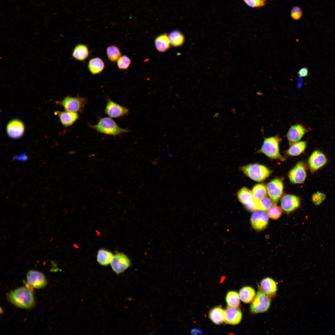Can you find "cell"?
Returning a JSON list of instances; mask_svg holds the SVG:
<instances>
[{
    "mask_svg": "<svg viewBox=\"0 0 335 335\" xmlns=\"http://www.w3.org/2000/svg\"><path fill=\"white\" fill-rule=\"evenodd\" d=\"M275 204L270 198L266 196L257 201V210L266 211L272 206Z\"/></svg>",
    "mask_w": 335,
    "mask_h": 335,
    "instance_id": "1f68e13d",
    "label": "cell"
},
{
    "mask_svg": "<svg viewBox=\"0 0 335 335\" xmlns=\"http://www.w3.org/2000/svg\"><path fill=\"white\" fill-rule=\"evenodd\" d=\"M90 127L99 133L114 136L130 131L121 127L111 118L107 117L99 118L96 124Z\"/></svg>",
    "mask_w": 335,
    "mask_h": 335,
    "instance_id": "7a4b0ae2",
    "label": "cell"
},
{
    "mask_svg": "<svg viewBox=\"0 0 335 335\" xmlns=\"http://www.w3.org/2000/svg\"><path fill=\"white\" fill-rule=\"evenodd\" d=\"M239 295L240 299L243 302L248 303L252 301L255 297L256 293L252 287L245 286L240 289Z\"/></svg>",
    "mask_w": 335,
    "mask_h": 335,
    "instance_id": "484cf974",
    "label": "cell"
},
{
    "mask_svg": "<svg viewBox=\"0 0 335 335\" xmlns=\"http://www.w3.org/2000/svg\"><path fill=\"white\" fill-rule=\"evenodd\" d=\"M191 334L193 335L203 334L201 329L200 328H195L192 329L191 331Z\"/></svg>",
    "mask_w": 335,
    "mask_h": 335,
    "instance_id": "ab89813d",
    "label": "cell"
},
{
    "mask_svg": "<svg viewBox=\"0 0 335 335\" xmlns=\"http://www.w3.org/2000/svg\"><path fill=\"white\" fill-rule=\"evenodd\" d=\"M237 196L239 200L249 211L257 210V203L253 197L252 191L243 187L238 191Z\"/></svg>",
    "mask_w": 335,
    "mask_h": 335,
    "instance_id": "30bf717a",
    "label": "cell"
},
{
    "mask_svg": "<svg viewBox=\"0 0 335 335\" xmlns=\"http://www.w3.org/2000/svg\"><path fill=\"white\" fill-rule=\"evenodd\" d=\"M118 68L120 69H126L128 68L131 63L130 59L126 55L121 56L117 61Z\"/></svg>",
    "mask_w": 335,
    "mask_h": 335,
    "instance_id": "836d02e7",
    "label": "cell"
},
{
    "mask_svg": "<svg viewBox=\"0 0 335 335\" xmlns=\"http://www.w3.org/2000/svg\"><path fill=\"white\" fill-rule=\"evenodd\" d=\"M105 67L103 60L100 58L96 57L91 59L88 64V68L93 74H99L103 71Z\"/></svg>",
    "mask_w": 335,
    "mask_h": 335,
    "instance_id": "7402d4cb",
    "label": "cell"
},
{
    "mask_svg": "<svg viewBox=\"0 0 335 335\" xmlns=\"http://www.w3.org/2000/svg\"><path fill=\"white\" fill-rule=\"evenodd\" d=\"M307 145L306 142L304 141H298L290 145L287 150V154L291 156H296L302 153Z\"/></svg>",
    "mask_w": 335,
    "mask_h": 335,
    "instance_id": "4316f807",
    "label": "cell"
},
{
    "mask_svg": "<svg viewBox=\"0 0 335 335\" xmlns=\"http://www.w3.org/2000/svg\"><path fill=\"white\" fill-rule=\"evenodd\" d=\"M225 310L220 307H216L210 311L209 316L214 324L219 325L224 321Z\"/></svg>",
    "mask_w": 335,
    "mask_h": 335,
    "instance_id": "d4e9b609",
    "label": "cell"
},
{
    "mask_svg": "<svg viewBox=\"0 0 335 335\" xmlns=\"http://www.w3.org/2000/svg\"><path fill=\"white\" fill-rule=\"evenodd\" d=\"M270 303V297L259 290L251 305V311L254 314L265 312L269 308Z\"/></svg>",
    "mask_w": 335,
    "mask_h": 335,
    "instance_id": "8992f818",
    "label": "cell"
},
{
    "mask_svg": "<svg viewBox=\"0 0 335 335\" xmlns=\"http://www.w3.org/2000/svg\"><path fill=\"white\" fill-rule=\"evenodd\" d=\"M282 209L275 204L270 207L267 210V214L270 218L273 219H277L281 216Z\"/></svg>",
    "mask_w": 335,
    "mask_h": 335,
    "instance_id": "d6a6232c",
    "label": "cell"
},
{
    "mask_svg": "<svg viewBox=\"0 0 335 335\" xmlns=\"http://www.w3.org/2000/svg\"><path fill=\"white\" fill-rule=\"evenodd\" d=\"M242 316L239 308L228 306L225 310L224 321L228 324H237L240 322Z\"/></svg>",
    "mask_w": 335,
    "mask_h": 335,
    "instance_id": "2e32d148",
    "label": "cell"
},
{
    "mask_svg": "<svg viewBox=\"0 0 335 335\" xmlns=\"http://www.w3.org/2000/svg\"><path fill=\"white\" fill-rule=\"evenodd\" d=\"M300 204L299 198L291 194L284 195L281 201L282 208L287 212H290L295 210L299 206Z\"/></svg>",
    "mask_w": 335,
    "mask_h": 335,
    "instance_id": "d6986e66",
    "label": "cell"
},
{
    "mask_svg": "<svg viewBox=\"0 0 335 335\" xmlns=\"http://www.w3.org/2000/svg\"><path fill=\"white\" fill-rule=\"evenodd\" d=\"M114 255L110 251L104 248L100 249L97 252V261L101 266H107L110 264Z\"/></svg>",
    "mask_w": 335,
    "mask_h": 335,
    "instance_id": "603a6c76",
    "label": "cell"
},
{
    "mask_svg": "<svg viewBox=\"0 0 335 335\" xmlns=\"http://www.w3.org/2000/svg\"><path fill=\"white\" fill-rule=\"evenodd\" d=\"M325 195L324 194L317 192L314 194L312 197V199L313 203L316 205L320 204L324 200Z\"/></svg>",
    "mask_w": 335,
    "mask_h": 335,
    "instance_id": "e575fe53",
    "label": "cell"
},
{
    "mask_svg": "<svg viewBox=\"0 0 335 335\" xmlns=\"http://www.w3.org/2000/svg\"><path fill=\"white\" fill-rule=\"evenodd\" d=\"M25 126L23 122L18 119H13L7 123L6 131L8 136L13 139H18L22 137L25 131Z\"/></svg>",
    "mask_w": 335,
    "mask_h": 335,
    "instance_id": "9c48e42d",
    "label": "cell"
},
{
    "mask_svg": "<svg viewBox=\"0 0 335 335\" xmlns=\"http://www.w3.org/2000/svg\"><path fill=\"white\" fill-rule=\"evenodd\" d=\"M283 187L282 181L279 179H274L267 184V193L275 204L277 203L282 194Z\"/></svg>",
    "mask_w": 335,
    "mask_h": 335,
    "instance_id": "7c38bea8",
    "label": "cell"
},
{
    "mask_svg": "<svg viewBox=\"0 0 335 335\" xmlns=\"http://www.w3.org/2000/svg\"><path fill=\"white\" fill-rule=\"evenodd\" d=\"M8 300L19 307L28 309L35 304L32 290L26 287H22L11 291L7 295Z\"/></svg>",
    "mask_w": 335,
    "mask_h": 335,
    "instance_id": "6da1fadb",
    "label": "cell"
},
{
    "mask_svg": "<svg viewBox=\"0 0 335 335\" xmlns=\"http://www.w3.org/2000/svg\"><path fill=\"white\" fill-rule=\"evenodd\" d=\"M28 282L33 288H40L44 287L47 284L46 279L41 272L36 270H30L27 274Z\"/></svg>",
    "mask_w": 335,
    "mask_h": 335,
    "instance_id": "9a60e30c",
    "label": "cell"
},
{
    "mask_svg": "<svg viewBox=\"0 0 335 335\" xmlns=\"http://www.w3.org/2000/svg\"><path fill=\"white\" fill-rule=\"evenodd\" d=\"M239 294L235 291H229L226 294V301L229 306L238 307L240 305Z\"/></svg>",
    "mask_w": 335,
    "mask_h": 335,
    "instance_id": "f546056e",
    "label": "cell"
},
{
    "mask_svg": "<svg viewBox=\"0 0 335 335\" xmlns=\"http://www.w3.org/2000/svg\"><path fill=\"white\" fill-rule=\"evenodd\" d=\"M54 114L58 116L62 125L66 127L72 125L79 118L78 113L67 111H56Z\"/></svg>",
    "mask_w": 335,
    "mask_h": 335,
    "instance_id": "e0dca14e",
    "label": "cell"
},
{
    "mask_svg": "<svg viewBox=\"0 0 335 335\" xmlns=\"http://www.w3.org/2000/svg\"><path fill=\"white\" fill-rule=\"evenodd\" d=\"M248 6L252 7H258L263 6L265 4L263 0H243Z\"/></svg>",
    "mask_w": 335,
    "mask_h": 335,
    "instance_id": "8d00e7d4",
    "label": "cell"
},
{
    "mask_svg": "<svg viewBox=\"0 0 335 335\" xmlns=\"http://www.w3.org/2000/svg\"><path fill=\"white\" fill-rule=\"evenodd\" d=\"M263 0V1H264V0Z\"/></svg>",
    "mask_w": 335,
    "mask_h": 335,
    "instance_id": "60d3db41",
    "label": "cell"
},
{
    "mask_svg": "<svg viewBox=\"0 0 335 335\" xmlns=\"http://www.w3.org/2000/svg\"><path fill=\"white\" fill-rule=\"evenodd\" d=\"M327 162V159L325 155L318 150H316L313 152L308 161L310 168L312 171L318 170L325 165Z\"/></svg>",
    "mask_w": 335,
    "mask_h": 335,
    "instance_id": "ac0fdd59",
    "label": "cell"
},
{
    "mask_svg": "<svg viewBox=\"0 0 335 335\" xmlns=\"http://www.w3.org/2000/svg\"><path fill=\"white\" fill-rule=\"evenodd\" d=\"M171 44L174 47L182 45L184 41V37L179 31L174 30L171 32L168 35Z\"/></svg>",
    "mask_w": 335,
    "mask_h": 335,
    "instance_id": "83f0119b",
    "label": "cell"
},
{
    "mask_svg": "<svg viewBox=\"0 0 335 335\" xmlns=\"http://www.w3.org/2000/svg\"><path fill=\"white\" fill-rule=\"evenodd\" d=\"M56 102L63 107L65 111L78 113L82 111L87 101L84 97L67 96L61 100Z\"/></svg>",
    "mask_w": 335,
    "mask_h": 335,
    "instance_id": "5b68a950",
    "label": "cell"
},
{
    "mask_svg": "<svg viewBox=\"0 0 335 335\" xmlns=\"http://www.w3.org/2000/svg\"><path fill=\"white\" fill-rule=\"evenodd\" d=\"M306 175L305 166L302 162H298L288 174L290 181L293 184H301L305 181Z\"/></svg>",
    "mask_w": 335,
    "mask_h": 335,
    "instance_id": "4fadbf2b",
    "label": "cell"
},
{
    "mask_svg": "<svg viewBox=\"0 0 335 335\" xmlns=\"http://www.w3.org/2000/svg\"><path fill=\"white\" fill-rule=\"evenodd\" d=\"M89 55V51L87 46L83 44H79L75 46L73 49L72 56L76 60L84 61Z\"/></svg>",
    "mask_w": 335,
    "mask_h": 335,
    "instance_id": "44dd1931",
    "label": "cell"
},
{
    "mask_svg": "<svg viewBox=\"0 0 335 335\" xmlns=\"http://www.w3.org/2000/svg\"><path fill=\"white\" fill-rule=\"evenodd\" d=\"M13 159L14 160L25 162L28 160V157L26 154L25 153H22L19 155H15Z\"/></svg>",
    "mask_w": 335,
    "mask_h": 335,
    "instance_id": "74e56055",
    "label": "cell"
},
{
    "mask_svg": "<svg viewBox=\"0 0 335 335\" xmlns=\"http://www.w3.org/2000/svg\"><path fill=\"white\" fill-rule=\"evenodd\" d=\"M260 287L261 290L269 297L275 295L277 290L276 282L273 279L268 277L261 280Z\"/></svg>",
    "mask_w": 335,
    "mask_h": 335,
    "instance_id": "ffe728a7",
    "label": "cell"
},
{
    "mask_svg": "<svg viewBox=\"0 0 335 335\" xmlns=\"http://www.w3.org/2000/svg\"><path fill=\"white\" fill-rule=\"evenodd\" d=\"M268 221L267 213L265 211L261 210L255 211L251 217V225L257 230H262L266 228Z\"/></svg>",
    "mask_w": 335,
    "mask_h": 335,
    "instance_id": "8fae6325",
    "label": "cell"
},
{
    "mask_svg": "<svg viewBox=\"0 0 335 335\" xmlns=\"http://www.w3.org/2000/svg\"><path fill=\"white\" fill-rule=\"evenodd\" d=\"M155 47L159 52H164L168 50L171 44L168 36L166 34L157 37L154 41Z\"/></svg>",
    "mask_w": 335,
    "mask_h": 335,
    "instance_id": "cb8c5ba5",
    "label": "cell"
},
{
    "mask_svg": "<svg viewBox=\"0 0 335 335\" xmlns=\"http://www.w3.org/2000/svg\"><path fill=\"white\" fill-rule=\"evenodd\" d=\"M297 74L300 77L307 76L308 74V69L306 67H304L300 69Z\"/></svg>",
    "mask_w": 335,
    "mask_h": 335,
    "instance_id": "f35d334b",
    "label": "cell"
},
{
    "mask_svg": "<svg viewBox=\"0 0 335 335\" xmlns=\"http://www.w3.org/2000/svg\"><path fill=\"white\" fill-rule=\"evenodd\" d=\"M302 15V11L300 7L297 6L293 7L291 13V17L295 20H299Z\"/></svg>",
    "mask_w": 335,
    "mask_h": 335,
    "instance_id": "d590c367",
    "label": "cell"
},
{
    "mask_svg": "<svg viewBox=\"0 0 335 335\" xmlns=\"http://www.w3.org/2000/svg\"><path fill=\"white\" fill-rule=\"evenodd\" d=\"M307 132L306 128L301 124H297L291 126L286 135L290 145L299 141Z\"/></svg>",
    "mask_w": 335,
    "mask_h": 335,
    "instance_id": "5bb4252c",
    "label": "cell"
},
{
    "mask_svg": "<svg viewBox=\"0 0 335 335\" xmlns=\"http://www.w3.org/2000/svg\"><path fill=\"white\" fill-rule=\"evenodd\" d=\"M104 112L111 118H118L128 115L129 109L108 98L106 100Z\"/></svg>",
    "mask_w": 335,
    "mask_h": 335,
    "instance_id": "ba28073f",
    "label": "cell"
},
{
    "mask_svg": "<svg viewBox=\"0 0 335 335\" xmlns=\"http://www.w3.org/2000/svg\"><path fill=\"white\" fill-rule=\"evenodd\" d=\"M252 191L253 198L256 201L266 196L267 193L266 187L261 184L255 185Z\"/></svg>",
    "mask_w": 335,
    "mask_h": 335,
    "instance_id": "f1b7e54d",
    "label": "cell"
},
{
    "mask_svg": "<svg viewBox=\"0 0 335 335\" xmlns=\"http://www.w3.org/2000/svg\"><path fill=\"white\" fill-rule=\"evenodd\" d=\"M240 169L249 178L259 182L268 177L272 172L266 167L258 164H248L241 167Z\"/></svg>",
    "mask_w": 335,
    "mask_h": 335,
    "instance_id": "277c9868",
    "label": "cell"
},
{
    "mask_svg": "<svg viewBox=\"0 0 335 335\" xmlns=\"http://www.w3.org/2000/svg\"><path fill=\"white\" fill-rule=\"evenodd\" d=\"M110 265L112 270L116 274L119 275L130 267L131 261L125 254L119 252L114 255Z\"/></svg>",
    "mask_w": 335,
    "mask_h": 335,
    "instance_id": "52a82bcc",
    "label": "cell"
},
{
    "mask_svg": "<svg viewBox=\"0 0 335 335\" xmlns=\"http://www.w3.org/2000/svg\"><path fill=\"white\" fill-rule=\"evenodd\" d=\"M106 54L109 60L112 62H117L121 56V53L119 48L115 45L107 47Z\"/></svg>",
    "mask_w": 335,
    "mask_h": 335,
    "instance_id": "4dcf8cb0",
    "label": "cell"
},
{
    "mask_svg": "<svg viewBox=\"0 0 335 335\" xmlns=\"http://www.w3.org/2000/svg\"><path fill=\"white\" fill-rule=\"evenodd\" d=\"M281 141L278 135L265 138L258 152L271 159L284 161L285 159L279 153V144Z\"/></svg>",
    "mask_w": 335,
    "mask_h": 335,
    "instance_id": "3957f363",
    "label": "cell"
}]
</instances>
